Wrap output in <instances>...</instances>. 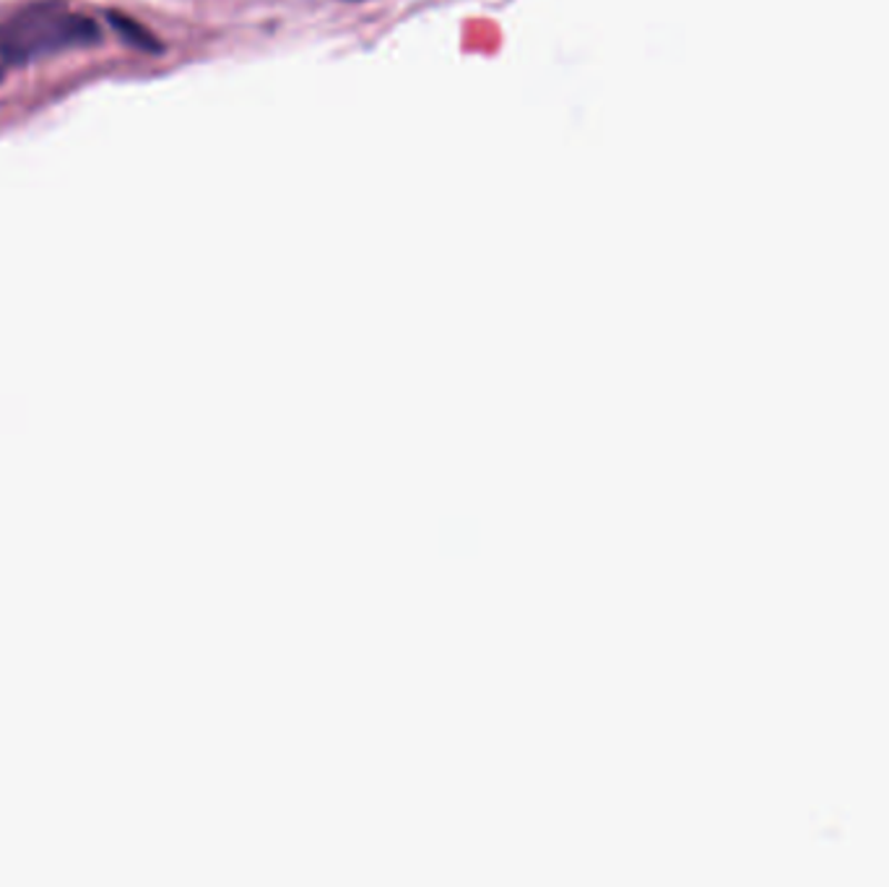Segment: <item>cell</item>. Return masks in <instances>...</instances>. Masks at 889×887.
I'll return each mask as SVG.
<instances>
[{
	"label": "cell",
	"mask_w": 889,
	"mask_h": 887,
	"mask_svg": "<svg viewBox=\"0 0 889 887\" xmlns=\"http://www.w3.org/2000/svg\"><path fill=\"white\" fill-rule=\"evenodd\" d=\"M107 24H110L112 32L118 35L122 42L130 45V48L144 50V52H161V45L157 37H154L149 29H144L141 24H138V21L126 17V13L110 11L107 13Z\"/></svg>",
	"instance_id": "obj_2"
},
{
	"label": "cell",
	"mask_w": 889,
	"mask_h": 887,
	"mask_svg": "<svg viewBox=\"0 0 889 887\" xmlns=\"http://www.w3.org/2000/svg\"><path fill=\"white\" fill-rule=\"evenodd\" d=\"M6 71H9V68H3V66H0V81H3V76H6Z\"/></svg>",
	"instance_id": "obj_3"
},
{
	"label": "cell",
	"mask_w": 889,
	"mask_h": 887,
	"mask_svg": "<svg viewBox=\"0 0 889 887\" xmlns=\"http://www.w3.org/2000/svg\"><path fill=\"white\" fill-rule=\"evenodd\" d=\"M99 27L60 0H45L13 13L0 24V66H27L60 52L91 48Z\"/></svg>",
	"instance_id": "obj_1"
}]
</instances>
